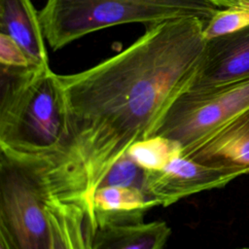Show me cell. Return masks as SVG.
I'll return each instance as SVG.
<instances>
[{"mask_svg":"<svg viewBox=\"0 0 249 249\" xmlns=\"http://www.w3.org/2000/svg\"><path fill=\"white\" fill-rule=\"evenodd\" d=\"M204 25L197 18L150 25L117 54L57 75L70 122L57 166L69 192L84 196L88 207L112 165L132 144L154 136L190 89L204 55Z\"/></svg>","mask_w":249,"mask_h":249,"instance_id":"cell-1","label":"cell"},{"mask_svg":"<svg viewBox=\"0 0 249 249\" xmlns=\"http://www.w3.org/2000/svg\"><path fill=\"white\" fill-rule=\"evenodd\" d=\"M50 66L0 64V151L51 157L70 139L62 89Z\"/></svg>","mask_w":249,"mask_h":249,"instance_id":"cell-2","label":"cell"},{"mask_svg":"<svg viewBox=\"0 0 249 249\" xmlns=\"http://www.w3.org/2000/svg\"><path fill=\"white\" fill-rule=\"evenodd\" d=\"M221 9L212 0H46L38 16L48 45L58 51L122 24L148 27L176 18H197L206 24Z\"/></svg>","mask_w":249,"mask_h":249,"instance_id":"cell-3","label":"cell"},{"mask_svg":"<svg viewBox=\"0 0 249 249\" xmlns=\"http://www.w3.org/2000/svg\"><path fill=\"white\" fill-rule=\"evenodd\" d=\"M54 197L46 157L0 151V226L19 249H50L48 201Z\"/></svg>","mask_w":249,"mask_h":249,"instance_id":"cell-4","label":"cell"},{"mask_svg":"<svg viewBox=\"0 0 249 249\" xmlns=\"http://www.w3.org/2000/svg\"><path fill=\"white\" fill-rule=\"evenodd\" d=\"M247 107L249 78L215 88L188 89L172 103L155 135L178 141L183 147L182 156H186Z\"/></svg>","mask_w":249,"mask_h":249,"instance_id":"cell-5","label":"cell"},{"mask_svg":"<svg viewBox=\"0 0 249 249\" xmlns=\"http://www.w3.org/2000/svg\"><path fill=\"white\" fill-rule=\"evenodd\" d=\"M239 175L181 156L160 170H146L143 191L159 206H169L195 194L222 188Z\"/></svg>","mask_w":249,"mask_h":249,"instance_id":"cell-6","label":"cell"},{"mask_svg":"<svg viewBox=\"0 0 249 249\" xmlns=\"http://www.w3.org/2000/svg\"><path fill=\"white\" fill-rule=\"evenodd\" d=\"M249 78V25L206 40L202 61L189 89L232 84Z\"/></svg>","mask_w":249,"mask_h":249,"instance_id":"cell-7","label":"cell"},{"mask_svg":"<svg viewBox=\"0 0 249 249\" xmlns=\"http://www.w3.org/2000/svg\"><path fill=\"white\" fill-rule=\"evenodd\" d=\"M184 157L239 176L249 174V107Z\"/></svg>","mask_w":249,"mask_h":249,"instance_id":"cell-8","label":"cell"},{"mask_svg":"<svg viewBox=\"0 0 249 249\" xmlns=\"http://www.w3.org/2000/svg\"><path fill=\"white\" fill-rule=\"evenodd\" d=\"M159 206L158 202L137 188L99 187L88 207L92 226L122 225L143 222L146 211Z\"/></svg>","mask_w":249,"mask_h":249,"instance_id":"cell-9","label":"cell"},{"mask_svg":"<svg viewBox=\"0 0 249 249\" xmlns=\"http://www.w3.org/2000/svg\"><path fill=\"white\" fill-rule=\"evenodd\" d=\"M0 33L11 37L35 66H50L45 36L31 0H0Z\"/></svg>","mask_w":249,"mask_h":249,"instance_id":"cell-10","label":"cell"},{"mask_svg":"<svg viewBox=\"0 0 249 249\" xmlns=\"http://www.w3.org/2000/svg\"><path fill=\"white\" fill-rule=\"evenodd\" d=\"M46 210L50 249H92V225L85 201L52 197Z\"/></svg>","mask_w":249,"mask_h":249,"instance_id":"cell-11","label":"cell"},{"mask_svg":"<svg viewBox=\"0 0 249 249\" xmlns=\"http://www.w3.org/2000/svg\"><path fill=\"white\" fill-rule=\"evenodd\" d=\"M170 234V227L162 221L92 226L91 247L92 249H162Z\"/></svg>","mask_w":249,"mask_h":249,"instance_id":"cell-12","label":"cell"},{"mask_svg":"<svg viewBox=\"0 0 249 249\" xmlns=\"http://www.w3.org/2000/svg\"><path fill=\"white\" fill-rule=\"evenodd\" d=\"M128 157L147 171L160 170L183 154L182 145L171 138L154 135L132 144Z\"/></svg>","mask_w":249,"mask_h":249,"instance_id":"cell-13","label":"cell"},{"mask_svg":"<svg viewBox=\"0 0 249 249\" xmlns=\"http://www.w3.org/2000/svg\"><path fill=\"white\" fill-rule=\"evenodd\" d=\"M249 25V9L229 7L221 9L205 25V40L236 32Z\"/></svg>","mask_w":249,"mask_h":249,"instance_id":"cell-14","label":"cell"},{"mask_svg":"<svg viewBox=\"0 0 249 249\" xmlns=\"http://www.w3.org/2000/svg\"><path fill=\"white\" fill-rule=\"evenodd\" d=\"M146 170L140 167L125 153L112 165L99 187L120 186L137 188L143 191Z\"/></svg>","mask_w":249,"mask_h":249,"instance_id":"cell-15","label":"cell"},{"mask_svg":"<svg viewBox=\"0 0 249 249\" xmlns=\"http://www.w3.org/2000/svg\"><path fill=\"white\" fill-rule=\"evenodd\" d=\"M0 64L13 67L33 65L23 50L11 37L3 33H0Z\"/></svg>","mask_w":249,"mask_h":249,"instance_id":"cell-16","label":"cell"},{"mask_svg":"<svg viewBox=\"0 0 249 249\" xmlns=\"http://www.w3.org/2000/svg\"><path fill=\"white\" fill-rule=\"evenodd\" d=\"M0 249H19L9 231L0 226Z\"/></svg>","mask_w":249,"mask_h":249,"instance_id":"cell-17","label":"cell"},{"mask_svg":"<svg viewBox=\"0 0 249 249\" xmlns=\"http://www.w3.org/2000/svg\"><path fill=\"white\" fill-rule=\"evenodd\" d=\"M212 1L221 8H229V7H232L236 0H212Z\"/></svg>","mask_w":249,"mask_h":249,"instance_id":"cell-18","label":"cell"},{"mask_svg":"<svg viewBox=\"0 0 249 249\" xmlns=\"http://www.w3.org/2000/svg\"><path fill=\"white\" fill-rule=\"evenodd\" d=\"M232 7H240V8L249 9V0H236Z\"/></svg>","mask_w":249,"mask_h":249,"instance_id":"cell-19","label":"cell"},{"mask_svg":"<svg viewBox=\"0 0 249 249\" xmlns=\"http://www.w3.org/2000/svg\"><path fill=\"white\" fill-rule=\"evenodd\" d=\"M236 249H249V247H242V248H236Z\"/></svg>","mask_w":249,"mask_h":249,"instance_id":"cell-20","label":"cell"}]
</instances>
